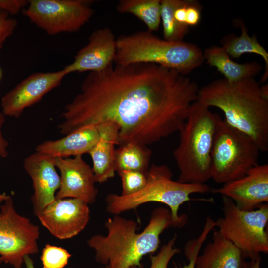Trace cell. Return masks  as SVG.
Here are the masks:
<instances>
[{
  "instance_id": "5b68a950",
  "label": "cell",
  "mask_w": 268,
  "mask_h": 268,
  "mask_svg": "<svg viewBox=\"0 0 268 268\" xmlns=\"http://www.w3.org/2000/svg\"><path fill=\"white\" fill-rule=\"evenodd\" d=\"M204 62L203 52L196 45L161 39L148 30L116 38L115 64L152 63L187 76Z\"/></svg>"
},
{
  "instance_id": "277c9868",
  "label": "cell",
  "mask_w": 268,
  "mask_h": 268,
  "mask_svg": "<svg viewBox=\"0 0 268 268\" xmlns=\"http://www.w3.org/2000/svg\"><path fill=\"white\" fill-rule=\"evenodd\" d=\"M221 117L197 100L179 131V142L173 155L179 171L178 181L206 184L211 177V153Z\"/></svg>"
},
{
  "instance_id": "9c48e42d",
  "label": "cell",
  "mask_w": 268,
  "mask_h": 268,
  "mask_svg": "<svg viewBox=\"0 0 268 268\" xmlns=\"http://www.w3.org/2000/svg\"><path fill=\"white\" fill-rule=\"evenodd\" d=\"M89 0H30L24 15L50 35L78 31L94 14Z\"/></svg>"
},
{
  "instance_id": "74e56055",
  "label": "cell",
  "mask_w": 268,
  "mask_h": 268,
  "mask_svg": "<svg viewBox=\"0 0 268 268\" xmlns=\"http://www.w3.org/2000/svg\"><path fill=\"white\" fill-rule=\"evenodd\" d=\"M129 268H138V267H137L136 266H133V267H131Z\"/></svg>"
},
{
  "instance_id": "4dcf8cb0",
  "label": "cell",
  "mask_w": 268,
  "mask_h": 268,
  "mask_svg": "<svg viewBox=\"0 0 268 268\" xmlns=\"http://www.w3.org/2000/svg\"><path fill=\"white\" fill-rule=\"evenodd\" d=\"M201 7L198 2L191 0L186 7L185 23L188 26H195L201 19Z\"/></svg>"
},
{
  "instance_id": "30bf717a",
  "label": "cell",
  "mask_w": 268,
  "mask_h": 268,
  "mask_svg": "<svg viewBox=\"0 0 268 268\" xmlns=\"http://www.w3.org/2000/svg\"><path fill=\"white\" fill-rule=\"evenodd\" d=\"M40 228L16 210L11 196L0 206V258L14 268H22L27 255L39 251Z\"/></svg>"
},
{
  "instance_id": "d6986e66",
  "label": "cell",
  "mask_w": 268,
  "mask_h": 268,
  "mask_svg": "<svg viewBox=\"0 0 268 268\" xmlns=\"http://www.w3.org/2000/svg\"><path fill=\"white\" fill-rule=\"evenodd\" d=\"M213 230L212 240L197 256L195 268H244L240 250L218 230Z\"/></svg>"
},
{
  "instance_id": "3957f363",
  "label": "cell",
  "mask_w": 268,
  "mask_h": 268,
  "mask_svg": "<svg viewBox=\"0 0 268 268\" xmlns=\"http://www.w3.org/2000/svg\"><path fill=\"white\" fill-rule=\"evenodd\" d=\"M105 226L107 235H95L87 244L94 250L96 261L108 268H141L143 256L158 249L162 233L169 227H176L170 209L164 207L153 210L141 233H136L137 222L118 215L108 218Z\"/></svg>"
},
{
  "instance_id": "f546056e",
  "label": "cell",
  "mask_w": 268,
  "mask_h": 268,
  "mask_svg": "<svg viewBox=\"0 0 268 268\" xmlns=\"http://www.w3.org/2000/svg\"><path fill=\"white\" fill-rule=\"evenodd\" d=\"M26 0H0V11L10 15L18 14L28 5Z\"/></svg>"
},
{
  "instance_id": "44dd1931",
  "label": "cell",
  "mask_w": 268,
  "mask_h": 268,
  "mask_svg": "<svg viewBox=\"0 0 268 268\" xmlns=\"http://www.w3.org/2000/svg\"><path fill=\"white\" fill-rule=\"evenodd\" d=\"M241 34L237 36L229 34L224 37L222 41V47L231 58H239L245 53H254L260 56L265 62V71L260 83L266 81L268 77V53L258 42L255 35H249L244 24H240Z\"/></svg>"
},
{
  "instance_id": "ac0fdd59",
  "label": "cell",
  "mask_w": 268,
  "mask_h": 268,
  "mask_svg": "<svg viewBox=\"0 0 268 268\" xmlns=\"http://www.w3.org/2000/svg\"><path fill=\"white\" fill-rule=\"evenodd\" d=\"M99 138L96 126L82 127L57 140H46L38 144L36 151L54 158L82 156L89 153Z\"/></svg>"
},
{
  "instance_id": "83f0119b",
  "label": "cell",
  "mask_w": 268,
  "mask_h": 268,
  "mask_svg": "<svg viewBox=\"0 0 268 268\" xmlns=\"http://www.w3.org/2000/svg\"><path fill=\"white\" fill-rule=\"evenodd\" d=\"M177 237L175 235L166 244L163 245L158 253L150 255V268H168L170 261L180 250L174 247Z\"/></svg>"
},
{
  "instance_id": "8fae6325",
  "label": "cell",
  "mask_w": 268,
  "mask_h": 268,
  "mask_svg": "<svg viewBox=\"0 0 268 268\" xmlns=\"http://www.w3.org/2000/svg\"><path fill=\"white\" fill-rule=\"evenodd\" d=\"M37 216L53 236L67 239L85 228L90 219V209L87 203L79 199H55Z\"/></svg>"
},
{
  "instance_id": "7a4b0ae2",
  "label": "cell",
  "mask_w": 268,
  "mask_h": 268,
  "mask_svg": "<svg viewBox=\"0 0 268 268\" xmlns=\"http://www.w3.org/2000/svg\"><path fill=\"white\" fill-rule=\"evenodd\" d=\"M197 101L215 107L231 126L249 136L260 151L268 150V86L255 78L230 82L224 78L199 88Z\"/></svg>"
},
{
  "instance_id": "52a82bcc",
  "label": "cell",
  "mask_w": 268,
  "mask_h": 268,
  "mask_svg": "<svg viewBox=\"0 0 268 268\" xmlns=\"http://www.w3.org/2000/svg\"><path fill=\"white\" fill-rule=\"evenodd\" d=\"M258 145L248 135L222 118L215 132L211 153V177L225 184L243 177L258 164Z\"/></svg>"
},
{
  "instance_id": "4fadbf2b",
  "label": "cell",
  "mask_w": 268,
  "mask_h": 268,
  "mask_svg": "<svg viewBox=\"0 0 268 268\" xmlns=\"http://www.w3.org/2000/svg\"><path fill=\"white\" fill-rule=\"evenodd\" d=\"M59 170L60 186L56 192V199L74 198L88 204L95 202L98 190L92 168L82 156L55 158Z\"/></svg>"
},
{
  "instance_id": "8d00e7d4",
  "label": "cell",
  "mask_w": 268,
  "mask_h": 268,
  "mask_svg": "<svg viewBox=\"0 0 268 268\" xmlns=\"http://www.w3.org/2000/svg\"><path fill=\"white\" fill-rule=\"evenodd\" d=\"M2 263V261L1 258H0V268H1V265Z\"/></svg>"
},
{
  "instance_id": "f35d334b",
  "label": "cell",
  "mask_w": 268,
  "mask_h": 268,
  "mask_svg": "<svg viewBox=\"0 0 268 268\" xmlns=\"http://www.w3.org/2000/svg\"><path fill=\"white\" fill-rule=\"evenodd\" d=\"M100 268H108V266L107 265H105V267H101Z\"/></svg>"
},
{
  "instance_id": "2e32d148",
  "label": "cell",
  "mask_w": 268,
  "mask_h": 268,
  "mask_svg": "<svg viewBox=\"0 0 268 268\" xmlns=\"http://www.w3.org/2000/svg\"><path fill=\"white\" fill-rule=\"evenodd\" d=\"M116 51V38L112 31L107 27L99 28L91 34L73 61L64 68L67 74L100 71L114 63Z\"/></svg>"
},
{
  "instance_id": "484cf974",
  "label": "cell",
  "mask_w": 268,
  "mask_h": 268,
  "mask_svg": "<svg viewBox=\"0 0 268 268\" xmlns=\"http://www.w3.org/2000/svg\"><path fill=\"white\" fill-rule=\"evenodd\" d=\"M71 254L66 249L51 244H46L42 250L41 260L43 268H64Z\"/></svg>"
},
{
  "instance_id": "d6a6232c",
  "label": "cell",
  "mask_w": 268,
  "mask_h": 268,
  "mask_svg": "<svg viewBox=\"0 0 268 268\" xmlns=\"http://www.w3.org/2000/svg\"><path fill=\"white\" fill-rule=\"evenodd\" d=\"M261 261V256L250 259V261L245 262L244 268H260Z\"/></svg>"
},
{
  "instance_id": "5bb4252c",
  "label": "cell",
  "mask_w": 268,
  "mask_h": 268,
  "mask_svg": "<svg viewBox=\"0 0 268 268\" xmlns=\"http://www.w3.org/2000/svg\"><path fill=\"white\" fill-rule=\"evenodd\" d=\"M211 191L229 198L241 210H254L268 202V165L258 164L243 177Z\"/></svg>"
},
{
  "instance_id": "7c38bea8",
  "label": "cell",
  "mask_w": 268,
  "mask_h": 268,
  "mask_svg": "<svg viewBox=\"0 0 268 268\" xmlns=\"http://www.w3.org/2000/svg\"><path fill=\"white\" fill-rule=\"evenodd\" d=\"M67 75L64 68L55 72L29 75L2 96V113L5 116L19 118L26 108L39 102L46 94L57 87Z\"/></svg>"
},
{
  "instance_id": "e575fe53",
  "label": "cell",
  "mask_w": 268,
  "mask_h": 268,
  "mask_svg": "<svg viewBox=\"0 0 268 268\" xmlns=\"http://www.w3.org/2000/svg\"><path fill=\"white\" fill-rule=\"evenodd\" d=\"M10 196L5 192L0 194V203L3 202Z\"/></svg>"
},
{
  "instance_id": "7402d4cb",
  "label": "cell",
  "mask_w": 268,
  "mask_h": 268,
  "mask_svg": "<svg viewBox=\"0 0 268 268\" xmlns=\"http://www.w3.org/2000/svg\"><path fill=\"white\" fill-rule=\"evenodd\" d=\"M151 150L147 146L129 142L115 150L116 171L135 170L147 173L150 167Z\"/></svg>"
},
{
  "instance_id": "1f68e13d",
  "label": "cell",
  "mask_w": 268,
  "mask_h": 268,
  "mask_svg": "<svg viewBox=\"0 0 268 268\" xmlns=\"http://www.w3.org/2000/svg\"><path fill=\"white\" fill-rule=\"evenodd\" d=\"M5 121V116L2 112H0V156L6 158L8 155L7 150L9 144L4 137L2 132V127Z\"/></svg>"
},
{
  "instance_id": "cb8c5ba5",
  "label": "cell",
  "mask_w": 268,
  "mask_h": 268,
  "mask_svg": "<svg viewBox=\"0 0 268 268\" xmlns=\"http://www.w3.org/2000/svg\"><path fill=\"white\" fill-rule=\"evenodd\" d=\"M185 0H161V22L163 39L171 41H182L189 32V26L181 24L174 16L175 9Z\"/></svg>"
},
{
  "instance_id": "603a6c76",
  "label": "cell",
  "mask_w": 268,
  "mask_h": 268,
  "mask_svg": "<svg viewBox=\"0 0 268 268\" xmlns=\"http://www.w3.org/2000/svg\"><path fill=\"white\" fill-rule=\"evenodd\" d=\"M118 12L129 13L137 17L153 32L161 23V0H120L116 6Z\"/></svg>"
},
{
  "instance_id": "f1b7e54d",
  "label": "cell",
  "mask_w": 268,
  "mask_h": 268,
  "mask_svg": "<svg viewBox=\"0 0 268 268\" xmlns=\"http://www.w3.org/2000/svg\"><path fill=\"white\" fill-rule=\"evenodd\" d=\"M17 24L15 19L5 12L0 11V51L6 40L14 34Z\"/></svg>"
},
{
  "instance_id": "6da1fadb",
  "label": "cell",
  "mask_w": 268,
  "mask_h": 268,
  "mask_svg": "<svg viewBox=\"0 0 268 268\" xmlns=\"http://www.w3.org/2000/svg\"><path fill=\"white\" fill-rule=\"evenodd\" d=\"M199 89L187 76L157 64L113 63L86 76L58 130L66 135L109 122L118 127L119 145L147 146L179 132Z\"/></svg>"
},
{
  "instance_id": "9a60e30c",
  "label": "cell",
  "mask_w": 268,
  "mask_h": 268,
  "mask_svg": "<svg viewBox=\"0 0 268 268\" xmlns=\"http://www.w3.org/2000/svg\"><path fill=\"white\" fill-rule=\"evenodd\" d=\"M23 166L32 181L31 201L37 216L55 200L60 186V175L56 170L55 158L36 151L25 158Z\"/></svg>"
},
{
  "instance_id": "d590c367",
  "label": "cell",
  "mask_w": 268,
  "mask_h": 268,
  "mask_svg": "<svg viewBox=\"0 0 268 268\" xmlns=\"http://www.w3.org/2000/svg\"><path fill=\"white\" fill-rule=\"evenodd\" d=\"M2 77V71L1 67H0V81L1 80Z\"/></svg>"
},
{
  "instance_id": "8992f818",
  "label": "cell",
  "mask_w": 268,
  "mask_h": 268,
  "mask_svg": "<svg viewBox=\"0 0 268 268\" xmlns=\"http://www.w3.org/2000/svg\"><path fill=\"white\" fill-rule=\"evenodd\" d=\"M145 185L138 192L128 196L110 194L106 198V210L118 215L151 202L163 203L170 209L176 227H182L187 221L186 215L179 214L180 206L192 200L194 193L211 191L206 184L183 183L172 179L173 173L166 165L153 164L147 172Z\"/></svg>"
},
{
  "instance_id": "4316f807",
  "label": "cell",
  "mask_w": 268,
  "mask_h": 268,
  "mask_svg": "<svg viewBox=\"0 0 268 268\" xmlns=\"http://www.w3.org/2000/svg\"><path fill=\"white\" fill-rule=\"evenodd\" d=\"M122 182L120 195L128 196L140 190L146 184L147 172L135 170H122L117 172Z\"/></svg>"
},
{
  "instance_id": "e0dca14e",
  "label": "cell",
  "mask_w": 268,
  "mask_h": 268,
  "mask_svg": "<svg viewBox=\"0 0 268 268\" xmlns=\"http://www.w3.org/2000/svg\"><path fill=\"white\" fill-rule=\"evenodd\" d=\"M99 138L89 152L95 182L104 183L115 176V145H119V129L112 122H107L96 126Z\"/></svg>"
},
{
  "instance_id": "ffe728a7",
  "label": "cell",
  "mask_w": 268,
  "mask_h": 268,
  "mask_svg": "<svg viewBox=\"0 0 268 268\" xmlns=\"http://www.w3.org/2000/svg\"><path fill=\"white\" fill-rule=\"evenodd\" d=\"M204 61L215 67L230 82L255 78L262 70L261 65L256 62L240 64L234 61L222 46H212L203 52Z\"/></svg>"
},
{
  "instance_id": "ba28073f",
  "label": "cell",
  "mask_w": 268,
  "mask_h": 268,
  "mask_svg": "<svg viewBox=\"0 0 268 268\" xmlns=\"http://www.w3.org/2000/svg\"><path fill=\"white\" fill-rule=\"evenodd\" d=\"M222 196L223 216L216 222L218 231L241 251L243 258L252 259L268 253V204L256 210L239 209L229 198Z\"/></svg>"
},
{
  "instance_id": "d4e9b609",
  "label": "cell",
  "mask_w": 268,
  "mask_h": 268,
  "mask_svg": "<svg viewBox=\"0 0 268 268\" xmlns=\"http://www.w3.org/2000/svg\"><path fill=\"white\" fill-rule=\"evenodd\" d=\"M216 227V223L211 217H207L201 233L197 238L192 239L186 243L184 248L185 255L189 261L187 264L183 267L174 268H195V263L200 249L207 239L210 232Z\"/></svg>"
},
{
  "instance_id": "836d02e7",
  "label": "cell",
  "mask_w": 268,
  "mask_h": 268,
  "mask_svg": "<svg viewBox=\"0 0 268 268\" xmlns=\"http://www.w3.org/2000/svg\"><path fill=\"white\" fill-rule=\"evenodd\" d=\"M24 264L26 268H35L34 263L29 255H27L24 259Z\"/></svg>"
}]
</instances>
